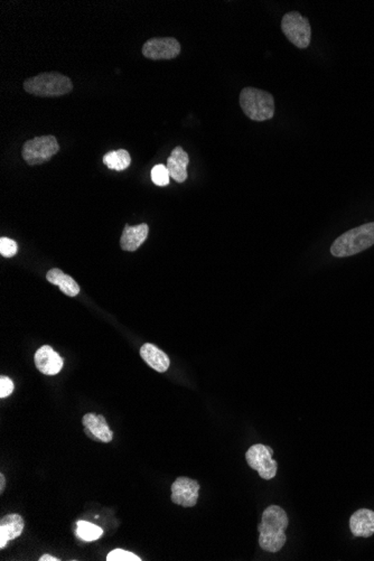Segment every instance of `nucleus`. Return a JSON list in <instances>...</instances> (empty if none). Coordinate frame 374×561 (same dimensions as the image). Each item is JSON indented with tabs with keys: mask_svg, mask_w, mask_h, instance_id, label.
I'll return each instance as SVG.
<instances>
[{
	"mask_svg": "<svg viewBox=\"0 0 374 561\" xmlns=\"http://www.w3.org/2000/svg\"><path fill=\"white\" fill-rule=\"evenodd\" d=\"M288 523V516L283 509L278 505L267 507L263 511L261 523L258 525V530L260 532V547L272 553H278L283 549L287 540L285 531Z\"/></svg>",
	"mask_w": 374,
	"mask_h": 561,
	"instance_id": "f257e3e1",
	"label": "nucleus"
},
{
	"mask_svg": "<svg viewBox=\"0 0 374 561\" xmlns=\"http://www.w3.org/2000/svg\"><path fill=\"white\" fill-rule=\"evenodd\" d=\"M23 86L27 93L40 98L62 97L73 90L71 79L60 72H44L29 77Z\"/></svg>",
	"mask_w": 374,
	"mask_h": 561,
	"instance_id": "f03ea898",
	"label": "nucleus"
},
{
	"mask_svg": "<svg viewBox=\"0 0 374 561\" xmlns=\"http://www.w3.org/2000/svg\"><path fill=\"white\" fill-rule=\"evenodd\" d=\"M374 245V222L360 225L337 238L331 254L337 258L354 256Z\"/></svg>",
	"mask_w": 374,
	"mask_h": 561,
	"instance_id": "7ed1b4c3",
	"label": "nucleus"
},
{
	"mask_svg": "<svg viewBox=\"0 0 374 561\" xmlns=\"http://www.w3.org/2000/svg\"><path fill=\"white\" fill-rule=\"evenodd\" d=\"M241 108L247 117L254 121H266L274 116V99L272 94L260 89H242L239 97Z\"/></svg>",
	"mask_w": 374,
	"mask_h": 561,
	"instance_id": "20e7f679",
	"label": "nucleus"
},
{
	"mask_svg": "<svg viewBox=\"0 0 374 561\" xmlns=\"http://www.w3.org/2000/svg\"><path fill=\"white\" fill-rule=\"evenodd\" d=\"M60 151L56 137L47 135L27 140L22 148V157L29 165H40L49 162Z\"/></svg>",
	"mask_w": 374,
	"mask_h": 561,
	"instance_id": "39448f33",
	"label": "nucleus"
},
{
	"mask_svg": "<svg viewBox=\"0 0 374 561\" xmlns=\"http://www.w3.org/2000/svg\"><path fill=\"white\" fill-rule=\"evenodd\" d=\"M281 31L290 43L298 49H307L311 40V27L309 18L298 12L285 14L281 20Z\"/></svg>",
	"mask_w": 374,
	"mask_h": 561,
	"instance_id": "423d86ee",
	"label": "nucleus"
},
{
	"mask_svg": "<svg viewBox=\"0 0 374 561\" xmlns=\"http://www.w3.org/2000/svg\"><path fill=\"white\" fill-rule=\"evenodd\" d=\"M272 448L263 444H256L249 448L246 453L247 463L252 470H257L261 479H274L277 475V461L272 459Z\"/></svg>",
	"mask_w": 374,
	"mask_h": 561,
	"instance_id": "0eeeda50",
	"label": "nucleus"
},
{
	"mask_svg": "<svg viewBox=\"0 0 374 561\" xmlns=\"http://www.w3.org/2000/svg\"><path fill=\"white\" fill-rule=\"evenodd\" d=\"M180 42L174 38H153L143 44V56L149 60H173L180 54Z\"/></svg>",
	"mask_w": 374,
	"mask_h": 561,
	"instance_id": "6e6552de",
	"label": "nucleus"
},
{
	"mask_svg": "<svg viewBox=\"0 0 374 561\" xmlns=\"http://www.w3.org/2000/svg\"><path fill=\"white\" fill-rule=\"evenodd\" d=\"M200 484L189 477H178L171 485V502L184 507H195L198 500Z\"/></svg>",
	"mask_w": 374,
	"mask_h": 561,
	"instance_id": "1a4fd4ad",
	"label": "nucleus"
},
{
	"mask_svg": "<svg viewBox=\"0 0 374 561\" xmlns=\"http://www.w3.org/2000/svg\"><path fill=\"white\" fill-rule=\"evenodd\" d=\"M35 365L40 374L45 376H56L63 368L64 361L49 345L38 348L34 356Z\"/></svg>",
	"mask_w": 374,
	"mask_h": 561,
	"instance_id": "9d476101",
	"label": "nucleus"
},
{
	"mask_svg": "<svg viewBox=\"0 0 374 561\" xmlns=\"http://www.w3.org/2000/svg\"><path fill=\"white\" fill-rule=\"evenodd\" d=\"M82 424L86 435L93 439L102 443H110L114 439V433L109 428L108 422L102 415L86 413L83 416Z\"/></svg>",
	"mask_w": 374,
	"mask_h": 561,
	"instance_id": "9b49d317",
	"label": "nucleus"
},
{
	"mask_svg": "<svg viewBox=\"0 0 374 561\" xmlns=\"http://www.w3.org/2000/svg\"><path fill=\"white\" fill-rule=\"evenodd\" d=\"M24 528L25 521L20 514L13 513L3 516L0 521V549H3L9 541L18 538L23 533Z\"/></svg>",
	"mask_w": 374,
	"mask_h": 561,
	"instance_id": "f8f14e48",
	"label": "nucleus"
},
{
	"mask_svg": "<svg viewBox=\"0 0 374 561\" xmlns=\"http://www.w3.org/2000/svg\"><path fill=\"white\" fill-rule=\"evenodd\" d=\"M149 226L146 223H141V224L132 225L130 226L126 224L123 229V234H121L120 247L123 251H134L137 250L140 245H143L146 241L148 237Z\"/></svg>",
	"mask_w": 374,
	"mask_h": 561,
	"instance_id": "ddd939ff",
	"label": "nucleus"
},
{
	"mask_svg": "<svg viewBox=\"0 0 374 561\" xmlns=\"http://www.w3.org/2000/svg\"><path fill=\"white\" fill-rule=\"evenodd\" d=\"M189 164V154L180 146L175 147L171 156L167 158V169L171 178L178 183H184L187 180V166Z\"/></svg>",
	"mask_w": 374,
	"mask_h": 561,
	"instance_id": "4468645a",
	"label": "nucleus"
},
{
	"mask_svg": "<svg viewBox=\"0 0 374 561\" xmlns=\"http://www.w3.org/2000/svg\"><path fill=\"white\" fill-rule=\"evenodd\" d=\"M350 528L355 537H368L374 535V512L368 509H360L350 518Z\"/></svg>",
	"mask_w": 374,
	"mask_h": 561,
	"instance_id": "2eb2a0df",
	"label": "nucleus"
},
{
	"mask_svg": "<svg viewBox=\"0 0 374 561\" xmlns=\"http://www.w3.org/2000/svg\"><path fill=\"white\" fill-rule=\"evenodd\" d=\"M140 356L143 358V361L146 362L147 364L150 368L157 371L159 374H164L166 371L169 370L171 361L167 354L164 351L159 350L157 346L150 343L143 344L140 348Z\"/></svg>",
	"mask_w": 374,
	"mask_h": 561,
	"instance_id": "dca6fc26",
	"label": "nucleus"
},
{
	"mask_svg": "<svg viewBox=\"0 0 374 561\" xmlns=\"http://www.w3.org/2000/svg\"><path fill=\"white\" fill-rule=\"evenodd\" d=\"M46 279L53 285L59 286L60 291L68 296L75 297L80 293V286L77 285V282L69 275L64 274L61 269H51L46 275Z\"/></svg>",
	"mask_w": 374,
	"mask_h": 561,
	"instance_id": "f3484780",
	"label": "nucleus"
},
{
	"mask_svg": "<svg viewBox=\"0 0 374 561\" xmlns=\"http://www.w3.org/2000/svg\"><path fill=\"white\" fill-rule=\"evenodd\" d=\"M103 164L114 171H125L132 164V156L126 149L109 151L103 156Z\"/></svg>",
	"mask_w": 374,
	"mask_h": 561,
	"instance_id": "a211bd4d",
	"label": "nucleus"
},
{
	"mask_svg": "<svg viewBox=\"0 0 374 561\" xmlns=\"http://www.w3.org/2000/svg\"><path fill=\"white\" fill-rule=\"evenodd\" d=\"M77 538L83 541L92 542L97 541L103 535V530L100 527H98L91 522L77 521V531H75Z\"/></svg>",
	"mask_w": 374,
	"mask_h": 561,
	"instance_id": "6ab92c4d",
	"label": "nucleus"
},
{
	"mask_svg": "<svg viewBox=\"0 0 374 561\" xmlns=\"http://www.w3.org/2000/svg\"><path fill=\"white\" fill-rule=\"evenodd\" d=\"M169 169L166 165L163 164H158L155 165L152 169V180L155 185L157 186H167L169 184Z\"/></svg>",
	"mask_w": 374,
	"mask_h": 561,
	"instance_id": "aec40b11",
	"label": "nucleus"
},
{
	"mask_svg": "<svg viewBox=\"0 0 374 561\" xmlns=\"http://www.w3.org/2000/svg\"><path fill=\"white\" fill-rule=\"evenodd\" d=\"M107 561H141V559L127 550L116 549L108 553Z\"/></svg>",
	"mask_w": 374,
	"mask_h": 561,
	"instance_id": "412c9836",
	"label": "nucleus"
},
{
	"mask_svg": "<svg viewBox=\"0 0 374 561\" xmlns=\"http://www.w3.org/2000/svg\"><path fill=\"white\" fill-rule=\"evenodd\" d=\"M18 245L16 241L9 239V238H1L0 239V254L6 258H12L17 254Z\"/></svg>",
	"mask_w": 374,
	"mask_h": 561,
	"instance_id": "4be33fe9",
	"label": "nucleus"
},
{
	"mask_svg": "<svg viewBox=\"0 0 374 561\" xmlns=\"http://www.w3.org/2000/svg\"><path fill=\"white\" fill-rule=\"evenodd\" d=\"M14 387L12 380L7 376H1L0 378V398L3 399V398L10 396L14 391Z\"/></svg>",
	"mask_w": 374,
	"mask_h": 561,
	"instance_id": "5701e85b",
	"label": "nucleus"
},
{
	"mask_svg": "<svg viewBox=\"0 0 374 561\" xmlns=\"http://www.w3.org/2000/svg\"><path fill=\"white\" fill-rule=\"evenodd\" d=\"M61 559L55 558L53 555H43L40 558V561H59Z\"/></svg>",
	"mask_w": 374,
	"mask_h": 561,
	"instance_id": "b1692460",
	"label": "nucleus"
},
{
	"mask_svg": "<svg viewBox=\"0 0 374 561\" xmlns=\"http://www.w3.org/2000/svg\"><path fill=\"white\" fill-rule=\"evenodd\" d=\"M3 489H5V476L1 474L0 475V492H3Z\"/></svg>",
	"mask_w": 374,
	"mask_h": 561,
	"instance_id": "393cba45",
	"label": "nucleus"
}]
</instances>
